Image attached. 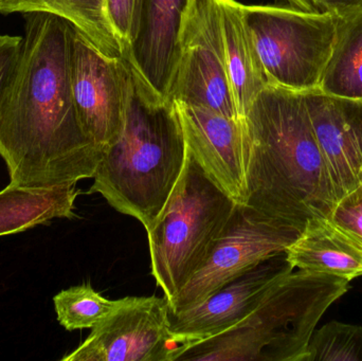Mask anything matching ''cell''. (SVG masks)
<instances>
[{
    "label": "cell",
    "instance_id": "6da1fadb",
    "mask_svg": "<svg viewBox=\"0 0 362 361\" xmlns=\"http://www.w3.org/2000/svg\"><path fill=\"white\" fill-rule=\"evenodd\" d=\"M72 25L27 13L18 59L0 103V156L10 184L30 190L93 178L104 154L78 122L70 83Z\"/></svg>",
    "mask_w": 362,
    "mask_h": 361
},
{
    "label": "cell",
    "instance_id": "7a4b0ae2",
    "mask_svg": "<svg viewBox=\"0 0 362 361\" xmlns=\"http://www.w3.org/2000/svg\"><path fill=\"white\" fill-rule=\"evenodd\" d=\"M246 205L303 231L337 203L304 93L267 85L242 122Z\"/></svg>",
    "mask_w": 362,
    "mask_h": 361
},
{
    "label": "cell",
    "instance_id": "3957f363",
    "mask_svg": "<svg viewBox=\"0 0 362 361\" xmlns=\"http://www.w3.org/2000/svg\"><path fill=\"white\" fill-rule=\"evenodd\" d=\"M185 157L175 105L154 99L133 73L124 126L104 150L89 193L102 195L119 213L150 230L171 197Z\"/></svg>",
    "mask_w": 362,
    "mask_h": 361
},
{
    "label": "cell",
    "instance_id": "277c9868",
    "mask_svg": "<svg viewBox=\"0 0 362 361\" xmlns=\"http://www.w3.org/2000/svg\"><path fill=\"white\" fill-rule=\"evenodd\" d=\"M349 284L327 273L291 271L245 319L189 345L178 361H305L317 324Z\"/></svg>",
    "mask_w": 362,
    "mask_h": 361
},
{
    "label": "cell",
    "instance_id": "5b68a950",
    "mask_svg": "<svg viewBox=\"0 0 362 361\" xmlns=\"http://www.w3.org/2000/svg\"><path fill=\"white\" fill-rule=\"evenodd\" d=\"M236 203L187 148L185 167L171 197L146 231L151 273L168 301L206 262Z\"/></svg>",
    "mask_w": 362,
    "mask_h": 361
},
{
    "label": "cell",
    "instance_id": "8992f818",
    "mask_svg": "<svg viewBox=\"0 0 362 361\" xmlns=\"http://www.w3.org/2000/svg\"><path fill=\"white\" fill-rule=\"evenodd\" d=\"M270 86L295 93L318 89L341 16L295 6H245Z\"/></svg>",
    "mask_w": 362,
    "mask_h": 361
},
{
    "label": "cell",
    "instance_id": "52a82bcc",
    "mask_svg": "<svg viewBox=\"0 0 362 361\" xmlns=\"http://www.w3.org/2000/svg\"><path fill=\"white\" fill-rule=\"evenodd\" d=\"M168 99L204 106L240 121L226 67L217 0H189L187 4L181 18Z\"/></svg>",
    "mask_w": 362,
    "mask_h": 361
},
{
    "label": "cell",
    "instance_id": "ba28073f",
    "mask_svg": "<svg viewBox=\"0 0 362 361\" xmlns=\"http://www.w3.org/2000/svg\"><path fill=\"white\" fill-rule=\"evenodd\" d=\"M301 231L266 218L252 208L235 209L199 271L169 303L177 313L221 290L264 261L286 251Z\"/></svg>",
    "mask_w": 362,
    "mask_h": 361
},
{
    "label": "cell",
    "instance_id": "9c48e42d",
    "mask_svg": "<svg viewBox=\"0 0 362 361\" xmlns=\"http://www.w3.org/2000/svg\"><path fill=\"white\" fill-rule=\"evenodd\" d=\"M192 345L172 332L165 297H127L62 360L178 361Z\"/></svg>",
    "mask_w": 362,
    "mask_h": 361
},
{
    "label": "cell",
    "instance_id": "30bf717a",
    "mask_svg": "<svg viewBox=\"0 0 362 361\" xmlns=\"http://www.w3.org/2000/svg\"><path fill=\"white\" fill-rule=\"evenodd\" d=\"M132 78L127 59L104 54L72 27L70 83L76 116L86 137L104 150L124 126Z\"/></svg>",
    "mask_w": 362,
    "mask_h": 361
},
{
    "label": "cell",
    "instance_id": "8fae6325",
    "mask_svg": "<svg viewBox=\"0 0 362 361\" xmlns=\"http://www.w3.org/2000/svg\"><path fill=\"white\" fill-rule=\"evenodd\" d=\"M293 271L286 251L264 261L197 304L170 312L174 334L191 341H204L229 330L247 317L272 286Z\"/></svg>",
    "mask_w": 362,
    "mask_h": 361
},
{
    "label": "cell",
    "instance_id": "7c38bea8",
    "mask_svg": "<svg viewBox=\"0 0 362 361\" xmlns=\"http://www.w3.org/2000/svg\"><path fill=\"white\" fill-rule=\"evenodd\" d=\"M172 103L177 110L185 144L192 156L232 199L246 205L242 123L204 106Z\"/></svg>",
    "mask_w": 362,
    "mask_h": 361
},
{
    "label": "cell",
    "instance_id": "4fadbf2b",
    "mask_svg": "<svg viewBox=\"0 0 362 361\" xmlns=\"http://www.w3.org/2000/svg\"><path fill=\"white\" fill-rule=\"evenodd\" d=\"M304 97L338 201L362 184V101L319 89Z\"/></svg>",
    "mask_w": 362,
    "mask_h": 361
},
{
    "label": "cell",
    "instance_id": "5bb4252c",
    "mask_svg": "<svg viewBox=\"0 0 362 361\" xmlns=\"http://www.w3.org/2000/svg\"><path fill=\"white\" fill-rule=\"evenodd\" d=\"M189 1L142 0L137 33L124 57L142 87L159 101H169L181 18Z\"/></svg>",
    "mask_w": 362,
    "mask_h": 361
},
{
    "label": "cell",
    "instance_id": "9a60e30c",
    "mask_svg": "<svg viewBox=\"0 0 362 361\" xmlns=\"http://www.w3.org/2000/svg\"><path fill=\"white\" fill-rule=\"evenodd\" d=\"M225 46L226 67L234 105L240 123L257 95L267 86L245 4L236 0H217Z\"/></svg>",
    "mask_w": 362,
    "mask_h": 361
},
{
    "label": "cell",
    "instance_id": "2e32d148",
    "mask_svg": "<svg viewBox=\"0 0 362 361\" xmlns=\"http://www.w3.org/2000/svg\"><path fill=\"white\" fill-rule=\"evenodd\" d=\"M293 268L352 281L362 277V247L329 218H313L286 249Z\"/></svg>",
    "mask_w": 362,
    "mask_h": 361
},
{
    "label": "cell",
    "instance_id": "e0dca14e",
    "mask_svg": "<svg viewBox=\"0 0 362 361\" xmlns=\"http://www.w3.org/2000/svg\"><path fill=\"white\" fill-rule=\"evenodd\" d=\"M34 12L65 19L104 54L123 57L108 15L107 0H0V14Z\"/></svg>",
    "mask_w": 362,
    "mask_h": 361
},
{
    "label": "cell",
    "instance_id": "ac0fdd59",
    "mask_svg": "<svg viewBox=\"0 0 362 361\" xmlns=\"http://www.w3.org/2000/svg\"><path fill=\"white\" fill-rule=\"evenodd\" d=\"M76 186L30 190L8 184L0 191V237L23 232L54 218H74L80 194Z\"/></svg>",
    "mask_w": 362,
    "mask_h": 361
},
{
    "label": "cell",
    "instance_id": "d6986e66",
    "mask_svg": "<svg viewBox=\"0 0 362 361\" xmlns=\"http://www.w3.org/2000/svg\"><path fill=\"white\" fill-rule=\"evenodd\" d=\"M319 90L362 101V8L341 16Z\"/></svg>",
    "mask_w": 362,
    "mask_h": 361
},
{
    "label": "cell",
    "instance_id": "ffe728a7",
    "mask_svg": "<svg viewBox=\"0 0 362 361\" xmlns=\"http://www.w3.org/2000/svg\"><path fill=\"white\" fill-rule=\"evenodd\" d=\"M59 324L67 331L93 329L107 317L120 300H110L89 284L62 290L53 298Z\"/></svg>",
    "mask_w": 362,
    "mask_h": 361
},
{
    "label": "cell",
    "instance_id": "44dd1931",
    "mask_svg": "<svg viewBox=\"0 0 362 361\" xmlns=\"http://www.w3.org/2000/svg\"><path fill=\"white\" fill-rule=\"evenodd\" d=\"M305 361H362V328L332 321L315 330Z\"/></svg>",
    "mask_w": 362,
    "mask_h": 361
},
{
    "label": "cell",
    "instance_id": "7402d4cb",
    "mask_svg": "<svg viewBox=\"0 0 362 361\" xmlns=\"http://www.w3.org/2000/svg\"><path fill=\"white\" fill-rule=\"evenodd\" d=\"M142 0H107L108 15L120 40L123 59L137 33Z\"/></svg>",
    "mask_w": 362,
    "mask_h": 361
},
{
    "label": "cell",
    "instance_id": "603a6c76",
    "mask_svg": "<svg viewBox=\"0 0 362 361\" xmlns=\"http://www.w3.org/2000/svg\"><path fill=\"white\" fill-rule=\"evenodd\" d=\"M327 218L362 247V184L340 199Z\"/></svg>",
    "mask_w": 362,
    "mask_h": 361
},
{
    "label": "cell",
    "instance_id": "cb8c5ba5",
    "mask_svg": "<svg viewBox=\"0 0 362 361\" xmlns=\"http://www.w3.org/2000/svg\"><path fill=\"white\" fill-rule=\"evenodd\" d=\"M21 36L0 34V103L21 49Z\"/></svg>",
    "mask_w": 362,
    "mask_h": 361
},
{
    "label": "cell",
    "instance_id": "d4e9b609",
    "mask_svg": "<svg viewBox=\"0 0 362 361\" xmlns=\"http://www.w3.org/2000/svg\"><path fill=\"white\" fill-rule=\"evenodd\" d=\"M321 11L334 13L338 16H346L362 8V0H317Z\"/></svg>",
    "mask_w": 362,
    "mask_h": 361
},
{
    "label": "cell",
    "instance_id": "484cf974",
    "mask_svg": "<svg viewBox=\"0 0 362 361\" xmlns=\"http://www.w3.org/2000/svg\"><path fill=\"white\" fill-rule=\"evenodd\" d=\"M291 6L306 11H321L317 0H287Z\"/></svg>",
    "mask_w": 362,
    "mask_h": 361
}]
</instances>
